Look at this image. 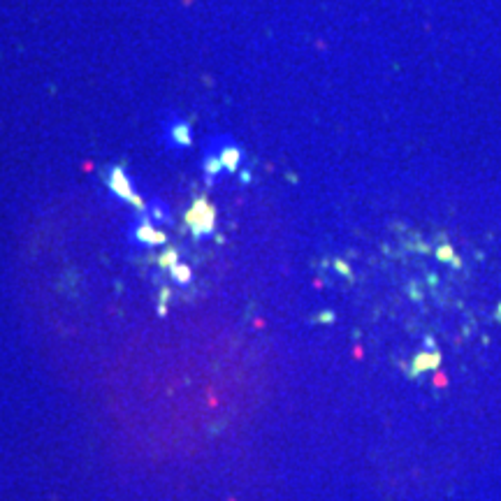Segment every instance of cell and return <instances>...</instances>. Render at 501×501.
I'll return each instance as SVG.
<instances>
[{"label":"cell","instance_id":"cell-5","mask_svg":"<svg viewBox=\"0 0 501 501\" xmlns=\"http://www.w3.org/2000/svg\"><path fill=\"white\" fill-rule=\"evenodd\" d=\"M172 276H174L179 283H188L190 281V269H188L186 265H174V267H172Z\"/></svg>","mask_w":501,"mask_h":501},{"label":"cell","instance_id":"cell-3","mask_svg":"<svg viewBox=\"0 0 501 501\" xmlns=\"http://www.w3.org/2000/svg\"><path fill=\"white\" fill-rule=\"evenodd\" d=\"M137 237H139L142 241H146V244H163V241H165V234L158 232V230H153L149 223H142V225H139Z\"/></svg>","mask_w":501,"mask_h":501},{"label":"cell","instance_id":"cell-6","mask_svg":"<svg viewBox=\"0 0 501 501\" xmlns=\"http://www.w3.org/2000/svg\"><path fill=\"white\" fill-rule=\"evenodd\" d=\"M160 265H165V267H174V265H177V250H167L165 255L160 258Z\"/></svg>","mask_w":501,"mask_h":501},{"label":"cell","instance_id":"cell-2","mask_svg":"<svg viewBox=\"0 0 501 501\" xmlns=\"http://www.w3.org/2000/svg\"><path fill=\"white\" fill-rule=\"evenodd\" d=\"M109 186H112V190H114L116 195L130 200L135 207H144V202H142V200L133 193V188H130V184H128V179H125V174L121 172V169H114V172L109 174Z\"/></svg>","mask_w":501,"mask_h":501},{"label":"cell","instance_id":"cell-1","mask_svg":"<svg viewBox=\"0 0 501 501\" xmlns=\"http://www.w3.org/2000/svg\"><path fill=\"white\" fill-rule=\"evenodd\" d=\"M188 223L195 230V234H207V232L214 230V209L209 207L204 200H200V202H195V207L190 209Z\"/></svg>","mask_w":501,"mask_h":501},{"label":"cell","instance_id":"cell-4","mask_svg":"<svg viewBox=\"0 0 501 501\" xmlns=\"http://www.w3.org/2000/svg\"><path fill=\"white\" fill-rule=\"evenodd\" d=\"M220 163L228 167V169H234V167H237V163H239V151H237V149H225V151H223V160H220Z\"/></svg>","mask_w":501,"mask_h":501},{"label":"cell","instance_id":"cell-7","mask_svg":"<svg viewBox=\"0 0 501 501\" xmlns=\"http://www.w3.org/2000/svg\"><path fill=\"white\" fill-rule=\"evenodd\" d=\"M220 165H223V163H220L218 158H209L207 160V172L209 174H214V172H218L220 169Z\"/></svg>","mask_w":501,"mask_h":501},{"label":"cell","instance_id":"cell-8","mask_svg":"<svg viewBox=\"0 0 501 501\" xmlns=\"http://www.w3.org/2000/svg\"><path fill=\"white\" fill-rule=\"evenodd\" d=\"M174 135H177V139L181 137V142H184V144H188V130H186V125H179L177 130H174Z\"/></svg>","mask_w":501,"mask_h":501}]
</instances>
